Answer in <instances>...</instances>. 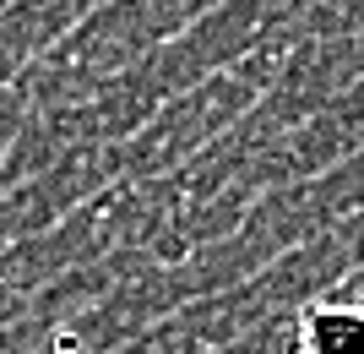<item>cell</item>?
<instances>
[{
  "instance_id": "1",
  "label": "cell",
  "mask_w": 364,
  "mask_h": 354,
  "mask_svg": "<svg viewBox=\"0 0 364 354\" xmlns=\"http://www.w3.org/2000/svg\"><path fill=\"white\" fill-rule=\"evenodd\" d=\"M289 354H364V289L304 300L289 327Z\"/></svg>"
}]
</instances>
